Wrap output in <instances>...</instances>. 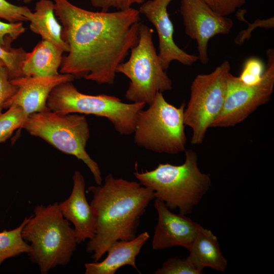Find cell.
<instances>
[{
    "instance_id": "obj_1",
    "label": "cell",
    "mask_w": 274,
    "mask_h": 274,
    "mask_svg": "<svg viewBox=\"0 0 274 274\" xmlns=\"http://www.w3.org/2000/svg\"><path fill=\"white\" fill-rule=\"evenodd\" d=\"M68 47L59 73L98 84H112L117 66L139 41L140 13L132 7L115 12H93L68 0H52Z\"/></svg>"
},
{
    "instance_id": "obj_2",
    "label": "cell",
    "mask_w": 274,
    "mask_h": 274,
    "mask_svg": "<svg viewBox=\"0 0 274 274\" xmlns=\"http://www.w3.org/2000/svg\"><path fill=\"white\" fill-rule=\"evenodd\" d=\"M88 191L92 194L90 204L96 216V230L86 251L97 262L114 242L136 236L141 217L155 197L153 191L140 183L115 178L111 174L104 185L90 186Z\"/></svg>"
},
{
    "instance_id": "obj_3",
    "label": "cell",
    "mask_w": 274,
    "mask_h": 274,
    "mask_svg": "<svg viewBox=\"0 0 274 274\" xmlns=\"http://www.w3.org/2000/svg\"><path fill=\"white\" fill-rule=\"evenodd\" d=\"M184 162L178 165L160 163L151 170L140 172L136 163L134 175L143 186L154 192L155 198L162 200L171 210L190 214L210 189V174L198 167L197 155L192 150L185 151Z\"/></svg>"
},
{
    "instance_id": "obj_4",
    "label": "cell",
    "mask_w": 274,
    "mask_h": 274,
    "mask_svg": "<svg viewBox=\"0 0 274 274\" xmlns=\"http://www.w3.org/2000/svg\"><path fill=\"white\" fill-rule=\"evenodd\" d=\"M21 233L23 239L30 243L29 260L38 265L42 274L67 264L78 244L74 229L57 202L37 206Z\"/></svg>"
},
{
    "instance_id": "obj_5",
    "label": "cell",
    "mask_w": 274,
    "mask_h": 274,
    "mask_svg": "<svg viewBox=\"0 0 274 274\" xmlns=\"http://www.w3.org/2000/svg\"><path fill=\"white\" fill-rule=\"evenodd\" d=\"M22 128L60 151L82 160L91 172L97 185H102L99 166L85 149L90 130L83 115L64 114L47 110L28 115Z\"/></svg>"
},
{
    "instance_id": "obj_6",
    "label": "cell",
    "mask_w": 274,
    "mask_h": 274,
    "mask_svg": "<svg viewBox=\"0 0 274 274\" xmlns=\"http://www.w3.org/2000/svg\"><path fill=\"white\" fill-rule=\"evenodd\" d=\"M46 105L48 110L61 114H92L105 117L120 134L129 135L133 133L139 113L146 104H126L116 96L104 94H84L70 81L55 87Z\"/></svg>"
},
{
    "instance_id": "obj_7",
    "label": "cell",
    "mask_w": 274,
    "mask_h": 274,
    "mask_svg": "<svg viewBox=\"0 0 274 274\" xmlns=\"http://www.w3.org/2000/svg\"><path fill=\"white\" fill-rule=\"evenodd\" d=\"M185 107L183 103L176 107L165 99L162 92H158L149 107L139 113L134 143L158 153L176 154L185 151Z\"/></svg>"
},
{
    "instance_id": "obj_8",
    "label": "cell",
    "mask_w": 274,
    "mask_h": 274,
    "mask_svg": "<svg viewBox=\"0 0 274 274\" xmlns=\"http://www.w3.org/2000/svg\"><path fill=\"white\" fill-rule=\"evenodd\" d=\"M153 30L141 23L137 44L130 50L129 59L119 64L116 73L130 81L125 96L132 102L149 105L158 92L172 88V82L162 67L153 41Z\"/></svg>"
},
{
    "instance_id": "obj_9",
    "label": "cell",
    "mask_w": 274,
    "mask_h": 274,
    "mask_svg": "<svg viewBox=\"0 0 274 274\" xmlns=\"http://www.w3.org/2000/svg\"><path fill=\"white\" fill-rule=\"evenodd\" d=\"M230 70V63L226 60L212 72L197 75L192 82L184 113L185 125L192 130V144L203 142L208 129L220 113Z\"/></svg>"
},
{
    "instance_id": "obj_10",
    "label": "cell",
    "mask_w": 274,
    "mask_h": 274,
    "mask_svg": "<svg viewBox=\"0 0 274 274\" xmlns=\"http://www.w3.org/2000/svg\"><path fill=\"white\" fill-rule=\"evenodd\" d=\"M267 66L260 81L255 85L242 83L229 73L222 110L211 127H229L242 122L271 98L274 88V50L266 51Z\"/></svg>"
},
{
    "instance_id": "obj_11",
    "label": "cell",
    "mask_w": 274,
    "mask_h": 274,
    "mask_svg": "<svg viewBox=\"0 0 274 274\" xmlns=\"http://www.w3.org/2000/svg\"><path fill=\"white\" fill-rule=\"evenodd\" d=\"M180 13L186 35L196 41L198 59L208 63L209 40L217 35L229 33L232 20L218 14L201 0H181Z\"/></svg>"
},
{
    "instance_id": "obj_12",
    "label": "cell",
    "mask_w": 274,
    "mask_h": 274,
    "mask_svg": "<svg viewBox=\"0 0 274 274\" xmlns=\"http://www.w3.org/2000/svg\"><path fill=\"white\" fill-rule=\"evenodd\" d=\"M172 0H148L142 4L139 11L155 27L159 39V57L162 67L166 70L170 62L177 61L191 65L198 60L197 56L188 54L180 48L174 40V26L167 12Z\"/></svg>"
},
{
    "instance_id": "obj_13",
    "label": "cell",
    "mask_w": 274,
    "mask_h": 274,
    "mask_svg": "<svg viewBox=\"0 0 274 274\" xmlns=\"http://www.w3.org/2000/svg\"><path fill=\"white\" fill-rule=\"evenodd\" d=\"M154 206L158 213V220L152 242V249L158 250L181 246L188 249L200 224L186 215L173 213L159 199L155 198Z\"/></svg>"
},
{
    "instance_id": "obj_14",
    "label": "cell",
    "mask_w": 274,
    "mask_h": 274,
    "mask_svg": "<svg viewBox=\"0 0 274 274\" xmlns=\"http://www.w3.org/2000/svg\"><path fill=\"white\" fill-rule=\"evenodd\" d=\"M75 79L70 74H60L50 77L22 76L11 80L17 87L16 93L6 102L4 109L16 105L21 108L29 115L48 110V96L57 85Z\"/></svg>"
},
{
    "instance_id": "obj_15",
    "label": "cell",
    "mask_w": 274,
    "mask_h": 274,
    "mask_svg": "<svg viewBox=\"0 0 274 274\" xmlns=\"http://www.w3.org/2000/svg\"><path fill=\"white\" fill-rule=\"evenodd\" d=\"M73 180L70 195L58 206L63 216L73 224L77 243L80 244L94 237L96 216L86 199L83 176L79 171H75Z\"/></svg>"
},
{
    "instance_id": "obj_16",
    "label": "cell",
    "mask_w": 274,
    "mask_h": 274,
    "mask_svg": "<svg viewBox=\"0 0 274 274\" xmlns=\"http://www.w3.org/2000/svg\"><path fill=\"white\" fill-rule=\"evenodd\" d=\"M149 237V233L145 231L131 240L114 242L108 248L104 260L85 264V273L114 274L124 265L131 266L138 270L136 258Z\"/></svg>"
},
{
    "instance_id": "obj_17",
    "label": "cell",
    "mask_w": 274,
    "mask_h": 274,
    "mask_svg": "<svg viewBox=\"0 0 274 274\" xmlns=\"http://www.w3.org/2000/svg\"><path fill=\"white\" fill-rule=\"evenodd\" d=\"M188 250L189 255L187 259L200 272L206 267L221 272L226 270L227 260L221 252L217 237L210 230L200 225Z\"/></svg>"
},
{
    "instance_id": "obj_18",
    "label": "cell",
    "mask_w": 274,
    "mask_h": 274,
    "mask_svg": "<svg viewBox=\"0 0 274 274\" xmlns=\"http://www.w3.org/2000/svg\"><path fill=\"white\" fill-rule=\"evenodd\" d=\"M63 52L51 42L42 40L27 53L21 71L23 76L50 77L59 74Z\"/></svg>"
},
{
    "instance_id": "obj_19",
    "label": "cell",
    "mask_w": 274,
    "mask_h": 274,
    "mask_svg": "<svg viewBox=\"0 0 274 274\" xmlns=\"http://www.w3.org/2000/svg\"><path fill=\"white\" fill-rule=\"evenodd\" d=\"M29 21L31 31L40 35L42 40L53 44L63 52H68V47L61 38L62 26L55 15L52 0L38 1Z\"/></svg>"
},
{
    "instance_id": "obj_20",
    "label": "cell",
    "mask_w": 274,
    "mask_h": 274,
    "mask_svg": "<svg viewBox=\"0 0 274 274\" xmlns=\"http://www.w3.org/2000/svg\"><path fill=\"white\" fill-rule=\"evenodd\" d=\"M25 217L17 227L0 232V266L6 259L23 253H28L30 246L22 236V230L26 223Z\"/></svg>"
},
{
    "instance_id": "obj_21",
    "label": "cell",
    "mask_w": 274,
    "mask_h": 274,
    "mask_svg": "<svg viewBox=\"0 0 274 274\" xmlns=\"http://www.w3.org/2000/svg\"><path fill=\"white\" fill-rule=\"evenodd\" d=\"M7 109L0 114V143L6 142L16 130L22 128L28 116L18 106L13 105Z\"/></svg>"
},
{
    "instance_id": "obj_22",
    "label": "cell",
    "mask_w": 274,
    "mask_h": 274,
    "mask_svg": "<svg viewBox=\"0 0 274 274\" xmlns=\"http://www.w3.org/2000/svg\"><path fill=\"white\" fill-rule=\"evenodd\" d=\"M27 53L22 47L8 48L0 45V59L8 70L10 80L23 76L21 67Z\"/></svg>"
},
{
    "instance_id": "obj_23",
    "label": "cell",
    "mask_w": 274,
    "mask_h": 274,
    "mask_svg": "<svg viewBox=\"0 0 274 274\" xmlns=\"http://www.w3.org/2000/svg\"><path fill=\"white\" fill-rule=\"evenodd\" d=\"M262 61L256 57L247 59L245 62L239 77V81L247 85L258 83L261 80L265 71Z\"/></svg>"
},
{
    "instance_id": "obj_24",
    "label": "cell",
    "mask_w": 274,
    "mask_h": 274,
    "mask_svg": "<svg viewBox=\"0 0 274 274\" xmlns=\"http://www.w3.org/2000/svg\"><path fill=\"white\" fill-rule=\"evenodd\" d=\"M32 14L26 6H17L6 0H0V18L8 22L29 21Z\"/></svg>"
},
{
    "instance_id": "obj_25",
    "label": "cell",
    "mask_w": 274,
    "mask_h": 274,
    "mask_svg": "<svg viewBox=\"0 0 274 274\" xmlns=\"http://www.w3.org/2000/svg\"><path fill=\"white\" fill-rule=\"evenodd\" d=\"M155 274H200L194 265L186 258L176 257L168 259L162 266L154 272Z\"/></svg>"
},
{
    "instance_id": "obj_26",
    "label": "cell",
    "mask_w": 274,
    "mask_h": 274,
    "mask_svg": "<svg viewBox=\"0 0 274 274\" xmlns=\"http://www.w3.org/2000/svg\"><path fill=\"white\" fill-rule=\"evenodd\" d=\"M25 30L22 22L5 23L0 21V45L11 47V43Z\"/></svg>"
},
{
    "instance_id": "obj_27",
    "label": "cell",
    "mask_w": 274,
    "mask_h": 274,
    "mask_svg": "<svg viewBox=\"0 0 274 274\" xmlns=\"http://www.w3.org/2000/svg\"><path fill=\"white\" fill-rule=\"evenodd\" d=\"M219 15L227 16L243 6L246 0H201Z\"/></svg>"
},
{
    "instance_id": "obj_28",
    "label": "cell",
    "mask_w": 274,
    "mask_h": 274,
    "mask_svg": "<svg viewBox=\"0 0 274 274\" xmlns=\"http://www.w3.org/2000/svg\"><path fill=\"white\" fill-rule=\"evenodd\" d=\"M17 87L13 84L9 79L6 66H0V114L4 109L6 102L16 93Z\"/></svg>"
},
{
    "instance_id": "obj_29",
    "label": "cell",
    "mask_w": 274,
    "mask_h": 274,
    "mask_svg": "<svg viewBox=\"0 0 274 274\" xmlns=\"http://www.w3.org/2000/svg\"><path fill=\"white\" fill-rule=\"evenodd\" d=\"M93 7L100 9L101 11L107 12L111 8L118 10L129 9L134 4H141L145 0H89Z\"/></svg>"
},
{
    "instance_id": "obj_30",
    "label": "cell",
    "mask_w": 274,
    "mask_h": 274,
    "mask_svg": "<svg viewBox=\"0 0 274 274\" xmlns=\"http://www.w3.org/2000/svg\"><path fill=\"white\" fill-rule=\"evenodd\" d=\"M248 23L250 25L248 26V27L246 29L240 31L236 37L235 39V43L236 44L241 45L246 40L249 39L254 28H256L257 27L265 28H273L274 26V18L272 17L264 20L258 19L252 23Z\"/></svg>"
},
{
    "instance_id": "obj_31",
    "label": "cell",
    "mask_w": 274,
    "mask_h": 274,
    "mask_svg": "<svg viewBox=\"0 0 274 274\" xmlns=\"http://www.w3.org/2000/svg\"><path fill=\"white\" fill-rule=\"evenodd\" d=\"M17 1H20V0H17ZM22 1L25 3H29L32 1V0H22Z\"/></svg>"
},
{
    "instance_id": "obj_32",
    "label": "cell",
    "mask_w": 274,
    "mask_h": 274,
    "mask_svg": "<svg viewBox=\"0 0 274 274\" xmlns=\"http://www.w3.org/2000/svg\"><path fill=\"white\" fill-rule=\"evenodd\" d=\"M4 65V63L2 61V60L0 59V66Z\"/></svg>"
}]
</instances>
